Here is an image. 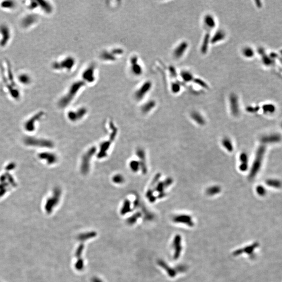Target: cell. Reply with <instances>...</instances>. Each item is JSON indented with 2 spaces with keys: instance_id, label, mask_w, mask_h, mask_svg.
Listing matches in <instances>:
<instances>
[{
  "instance_id": "cell-1",
  "label": "cell",
  "mask_w": 282,
  "mask_h": 282,
  "mask_svg": "<svg viewBox=\"0 0 282 282\" xmlns=\"http://www.w3.org/2000/svg\"><path fill=\"white\" fill-rule=\"evenodd\" d=\"M86 86L85 83L81 79L73 82L68 87L66 93L59 100L58 102L59 106L62 108L68 106L76 99Z\"/></svg>"
},
{
  "instance_id": "cell-2",
  "label": "cell",
  "mask_w": 282,
  "mask_h": 282,
  "mask_svg": "<svg viewBox=\"0 0 282 282\" xmlns=\"http://www.w3.org/2000/svg\"><path fill=\"white\" fill-rule=\"evenodd\" d=\"M76 59L73 56H68L54 61L52 64V68L55 71L69 73L72 72L76 66Z\"/></svg>"
},
{
  "instance_id": "cell-3",
  "label": "cell",
  "mask_w": 282,
  "mask_h": 282,
  "mask_svg": "<svg viewBox=\"0 0 282 282\" xmlns=\"http://www.w3.org/2000/svg\"><path fill=\"white\" fill-rule=\"evenodd\" d=\"M124 52L121 48H113L109 50L103 51L100 54V58L104 62H115L123 55Z\"/></svg>"
},
{
  "instance_id": "cell-4",
  "label": "cell",
  "mask_w": 282,
  "mask_h": 282,
  "mask_svg": "<svg viewBox=\"0 0 282 282\" xmlns=\"http://www.w3.org/2000/svg\"><path fill=\"white\" fill-rule=\"evenodd\" d=\"M265 150L266 149L264 145H261L258 148L257 153L255 155V160L253 163L252 168L251 169L250 172L249 174L250 179H252L254 178L261 168L263 158L264 157V154L265 153Z\"/></svg>"
},
{
  "instance_id": "cell-5",
  "label": "cell",
  "mask_w": 282,
  "mask_h": 282,
  "mask_svg": "<svg viewBox=\"0 0 282 282\" xmlns=\"http://www.w3.org/2000/svg\"><path fill=\"white\" fill-rule=\"evenodd\" d=\"M97 68L94 64L89 65L81 73V81L86 85L94 83L97 79Z\"/></svg>"
},
{
  "instance_id": "cell-6",
  "label": "cell",
  "mask_w": 282,
  "mask_h": 282,
  "mask_svg": "<svg viewBox=\"0 0 282 282\" xmlns=\"http://www.w3.org/2000/svg\"><path fill=\"white\" fill-rule=\"evenodd\" d=\"M129 70L133 76L138 77L143 73V67L140 61V58L136 54H133L129 58Z\"/></svg>"
},
{
  "instance_id": "cell-7",
  "label": "cell",
  "mask_w": 282,
  "mask_h": 282,
  "mask_svg": "<svg viewBox=\"0 0 282 282\" xmlns=\"http://www.w3.org/2000/svg\"><path fill=\"white\" fill-rule=\"evenodd\" d=\"M152 86L153 83L149 80H147L141 84L136 89L133 95L136 100L140 102L143 100L151 90Z\"/></svg>"
},
{
  "instance_id": "cell-8",
  "label": "cell",
  "mask_w": 282,
  "mask_h": 282,
  "mask_svg": "<svg viewBox=\"0 0 282 282\" xmlns=\"http://www.w3.org/2000/svg\"><path fill=\"white\" fill-rule=\"evenodd\" d=\"M11 38V32L9 27L6 24L0 25V46L5 47L9 43Z\"/></svg>"
},
{
  "instance_id": "cell-9",
  "label": "cell",
  "mask_w": 282,
  "mask_h": 282,
  "mask_svg": "<svg viewBox=\"0 0 282 282\" xmlns=\"http://www.w3.org/2000/svg\"><path fill=\"white\" fill-rule=\"evenodd\" d=\"M189 47V45L187 41H183L179 43L178 45L175 48L172 55L175 59H180L182 57L187 50Z\"/></svg>"
},
{
  "instance_id": "cell-10",
  "label": "cell",
  "mask_w": 282,
  "mask_h": 282,
  "mask_svg": "<svg viewBox=\"0 0 282 282\" xmlns=\"http://www.w3.org/2000/svg\"><path fill=\"white\" fill-rule=\"evenodd\" d=\"M229 102L231 113L233 115L237 116L240 112L239 100L236 94L232 93L229 97Z\"/></svg>"
},
{
  "instance_id": "cell-11",
  "label": "cell",
  "mask_w": 282,
  "mask_h": 282,
  "mask_svg": "<svg viewBox=\"0 0 282 282\" xmlns=\"http://www.w3.org/2000/svg\"><path fill=\"white\" fill-rule=\"evenodd\" d=\"M87 110L85 107H81L75 110H70L68 112V117L72 121H77L83 118L86 115Z\"/></svg>"
},
{
  "instance_id": "cell-12",
  "label": "cell",
  "mask_w": 282,
  "mask_h": 282,
  "mask_svg": "<svg viewBox=\"0 0 282 282\" xmlns=\"http://www.w3.org/2000/svg\"><path fill=\"white\" fill-rule=\"evenodd\" d=\"M203 24L204 27L208 32H210L216 26V22L214 17L209 14H206L203 17Z\"/></svg>"
},
{
  "instance_id": "cell-13",
  "label": "cell",
  "mask_w": 282,
  "mask_h": 282,
  "mask_svg": "<svg viewBox=\"0 0 282 282\" xmlns=\"http://www.w3.org/2000/svg\"><path fill=\"white\" fill-rule=\"evenodd\" d=\"M38 17L35 14H29L25 16L22 20L21 25L24 28H28L37 23Z\"/></svg>"
},
{
  "instance_id": "cell-14",
  "label": "cell",
  "mask_w": 282,
  "mask_h": 282,
  "mask_svg": "<svg viewBox=\"0 0 282 282\" xmlns=\"http://www.w3.org/2000/svg\"><path fill=\"white\" fill-rule=\"evenodd\" d=\"M226 37V33L223 30H219L211 37V43L216 44L224 40Z\"/></svg>"
},
{
  "instance_id": "cell-15",
  "label": "cell",
  "mask_w": 282,
  "mask_h": 282,
  "mask_svg": "<svg viewBox=\"0 0 282 282\" xmlns=\"http://www.w3.org/2000/svg\"><path fill=\"white\" fill-rule=\"evenodd\" d=\"M17 80L20 84L24 86L29 85L32 81V77L26 73H22L18 75Z\"/></svg>"
},
{
  "instance_id": "cell-16",
  "label": "cell",
  "mask_w": 282,
  "mask_h": 282,
  "mask_svg": "<svg viewBox=\"0 0 282 282\" xmlns=\"http://www.w3.org/2000/svg\"><path fill=\"white\" fill-rule=\"evenodd\" d=\"M38 7L40 8L41 10L45 14H49L52 13L53 11V7L51 4L48 1H38Z\"/></svg>"
},
{
  "instance_id": "cell-17",
  "label": "cell",
  "mask_w": 282,
  "mask_h": 282,
  "mask_svg": "<svg viewBox=\"0 0 282 282\" xmlns=\"http://www.w3.org/2000/svg\"><path fill=\"white\" fill-rule=\"evenodd\" d=\"M211 37L210 32H208L205 34L201 47V51L202 54H206L208 52L209 44L211 43Z\"/></svg>"
},
{
  "instance_id": "cell-18",
  "label": "cell",
  "mask_w": 282,
  "mask_h": 282,
  "mask_svg": "<svg viewBox=\"0 0 282 282\" xmlns=\"http://www.w3.org/2000/svg\"><path fill=\"white\" fill-rule=\"evenodd\" d=\"M280 140L281 136L278 134H272L270 136H265L262 138V141L264 143L278 142Z\"/></svg>"
},
{
  "instance_id": "cell-19",
  "label": "cell",
  "mask_w": 282,
  "mask_h": 282,
  "mask_svg": "<svg viewBox=\"0 0 282 282\" xmlns=\"http://www.w3.org/2000/svg\"><path fill=\"white\" fill-rule=\"evenodd\" d=\"M191 117L192 119L195 121L198 124L200 125H204L206 123V121L203 116L198 111H193L191 114Z\"/></svg>"
},
{
  "instance_id": "cell-20",
  "label": "cell",
  "mask_w": 282,
  "mask_h": 282,
  "mask_svg": "<svg viewBox=\"0 0 282 282\" xmlns=\"http://www.w3.org/2000/svg\"><path fill=\"white\" fill-rule=\"evenodd\" d=\"M180 76L183 81L185 83H189L190 81H193L194 76L192 73L187 70L182 71L180 73Z\"/></svg>"
},
{
  "instance_id": "cell-21",
  "label": "cell",
  "mask_w": 282,
  "mask_h": 282,
  "mask_svg": "<svg viewBox=\"0 0 282 282\" xmlns=\"http://www.w3.org/2000/svg\"><path fill=\"white\" fill-rule=\"evenodd\" d=\"M16 6V3L13 1H4L0 3V7L6 10H12Z\"/></svg>"
},
{
  "instance_id": "cell-22",
  "label": "cell",
  "mask_w": 282,
  "mask_h": 282,
  "mask_svg": "<svg viewBox=\"0 0 282 282\" xmlns=\"http://www.w3.org/2000/svg\"><path fill=\"white\" fill-rule=\"evenodd\" d=\"M240 159L242 162L239 168L242 172L246 171L248 168V156L246 153H242L240 156Z\"/></svg>"
},
{
  "instance_id": "cell-23",
  "label": "cell",
  "mask_w": 282,
  "mask_h": 282,
  "mask_svg": "<svg viewBox=\"0 0 282 282\" xmlns=\"http://www.w3.org/2000/svg\"><path fill=\"white\" fill-rule=\"evenodd\" d=\"M156 102L153 100H149V102H145L143 106L142 107V110L144 113H147L151 111L156 106Z\"/></svg>"
},
{
  "instance_id": "cell-24",
  "label": "cell",
  "mask_w": 282,
  "mask_h": 282,
  "mask_svg": "<svg viewBox=\"0 0 282 282\" xmlns=\"http://www.w3.org/2000/svg\"><path fill=\"white\" fill-rule=\"evenodd\" d=\"M266 183L270 187L276 188H280L282 186V182L277 179H268L266 180Z\"/></svg>"
},
{
  "instance_id": "cell-25",
  "label": "cell",
  "mask_w": 282,
  "mask_h": 282,
  "mask_svg": "<svg viewBox=\"0 0 282 282\" xmlns=\"http://www.w3.org/2000/svg\"><path fill=\"white\" fill-rule=\"evenodd\" d=\"M221 189L219 186L215 185V186L208 188V189L206 190V193L208 195H213L218 194L219 193L221 192Z\"/></svg>"
},
{
  "instance_id": "cell-26",
  "label": "cell",
  "mask_w": 282,
  "mask_h": 282,
  "mask_svg": "<svg viewBox=\"0 0 282 282\" xmlns=\"http://www.w3.org/2000/svg\"><path fill=\"white\" fill-rule=\"evenodd\" d=\"M222 143L224 146L228 151H232L233 150L232 143L228 138H224L222 141Z\"/></svg>"
},
{
  "instance_id": "cell-27",
  "label": "cell",
  "mask_w": 282,
  "mask_h": 282,
  "mask_svg": "<svg viewBox=\"0 0 282 282\" xmlns=\"http://www.w3.org/2000/svg\"><path fill=\"white\" fill-rule=\"evenodd\" d=\"M171 91L172 93L177 94L180 92L181 89V84L177 82H173L171 84Z\"/></svg>"
},
{
  "instance_id": "cell-28",
  "label": "cell",
  "mask_w": 282,
  "mask_h": 282,
  "mask_svg": "<svg viewBox=\"0 0 282 282\" xmlns=\"http://www.w3.org/2000/svg\"><path fill=\"white\" fill-rule=\"evenodd\" d=\"M242 53L244 55V56L248 58H252L254 56V51L252 50V49L250 47H246L244 48L242 51Z\"/></svg>"
},
{
  "instance_id": "cell-29",
  "label": "cell",
  "mask_w": 282,
  "mask_h": 282,
  "mask_svg": "<svg viewBox=\"0 0 282 282\" xmlns=\"http://www.w3.org/2000/svg\"><path fill=\"white\" fill-rule=\"evenodd\" d=\"M193 81H194L195 83L197 84L198 85H199L200 86H201L202 87L206 88V89H208V84H207L206 83V81H203L202 79H195V78H194Z\"/></svg>"
},
{
  "instance_id": "cell-30",
  "label": "cell",
  "mask_w": 282,
  "mask_h": 282,
  "mask_svg": "<svg viewBox=\"0 0 282 282\" xmlns=\"http://www.w3.org/2000/svg\"><path fill=\"white\" fill-rule=\"evenodd\" d=\"M257 194H259L260 195H264L266 193V190L264 187L260 185L257 188Z\"/></svg>"
},
{
  "instance_id": "cell-31",
  "label": "cell",
  "mask_w": 282,
  "mask_h": 282,
  "mask_svg": "<svg viewBox=\"0 0 282 282\" xmlns=\"http://www.w3.org/2000/svg\"><path fill=\"white\" fill-rule=\"evenodd\" d=\"M264 110L266 112H270L272 113L273 111L274 110V108L272 105H266L264 106V107H263Z\"/></svg>"
},
{
  "instance_id": "cell-32",
  "label": "cell",
  "mask_w": 282,
  "mask_h": 282,
  "mask_svg": "<svg viewBox=\"0 0 282 282\" xmlns=\"http://www.w3.org/2000/svg\"><path fill=\"white\" fill-rule=\"evenodd\" d=\"M169 71L170 73L172 74V76L176 77L177 76V72H176V70L175 68L173 67V66H170V69H169Z\"/></svg>"
}]
</instances>
